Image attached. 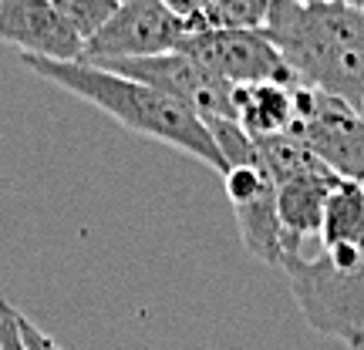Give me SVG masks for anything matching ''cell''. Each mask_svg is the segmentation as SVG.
<instances>
[{"mask_svg":"<svg viewBox=\"0 0 364 350\" xmlns=\"http://www.w3.org/2000/svg\"><path fill=\"white\" fill-rule=\"evenodd\" d=\"M21 61L38 78L95 104L102 115L118 121L122 128L152 138L159 145H169L176 152H186L220 175L226 172L223 152L206 121L152 84L115 75V71L88 65V61H44V58H27V54H21Z\"/></svg>","mask_w":364,"mask_h":350,"instance_id":"cell-1","label":"cell"},{"mask_svg":"<svg viewBox=\"0 0 364 350\" xmlns=\"http://www.w3.org/2000/svg\"><path fill=\"white\" fill-rule=\"evenodd\" d=\"M263 34L297 84L317 88L364 115V7L273 0Z\"/></svg>","mask_w":364,"mask_h":350,"instance_id":"cell-2","label":"cell"},{"mask_svg":"<svg viewBox=\"0 0 364 350\" xmlns=\"http://www.w3.org/2000/svg\"><path fill=\"white\" fill-rule=\"evenodd\" d=\"M290 293L311 330L364 347V229L334 249L294 253L284 260Z\"/></svg>","mask_w":364,"mask_h":350,"instance_id":"cell-3","label":"cell"},{"mask_svg":"<svg viewBox=\"0 0 364 350\" xmlns=\"http://www.w3.org/2000/svg\"><path fill=\"white\" fill-rule=\"evenodd\" d=\"M209 131L226 162L223 189L233 206L243 246L253 260L267 263V266H284V229L277 216V185L263 165L260 148L230 118L209 121Z\"/></svg>","mask_w":364,"mask_h":350,"instance_id":"cell-4","label":"cell"},{"mask_svg":"<svg viewBox=\"0 0 364 350\" xmlns=\"http://www.w3.org/2000/svg\"><path fill=\"white\" fill-rule=\"evenodd\" d=\"M290 135H297L334 175L364 185V115L351 104L297 84V118Z\"/></svg>","mask_w":364,"mask_h":350,"instance_id":"cell-5","label":"cell"},{"mask_svg":"<svg viewBox=\"0 0 364 350\" xmlns=\"http://www.w3.org/2000/svg\"><path fill=\"white\" fill-rule=\"evenodd\" d=\"M189 34L193 27L166 11L162 0H118V11L108 17V24L85 44L81 61L108 65V61L156 58L179 51Z\"/></svg>","mask_w":364,"mask_h":350,"instance_id":"cell-6","label":"cell"},{"mask_svg":"<svg viewBox=\"0 0 364 350\" xmlns=\"http://www.w3.org/2000/svg\"><path fill=\"white\" fill-rule=\"evenodd\" d=\"M98 67H108L115 75L152 84L162 94H169L179 104H186L189 111H196L206 125L216 121V118H230L233 121V84L216 78L206 65H199L186 51L135 58V61H108V65Z\"/></svg>","mask_w":364,"mask_h":350,"instance_id":"cell-7","label":"cell"},{"mask_svg":"<svg viewBox=\"0 0 364 350\" xmlns=\"http://www.w3.org/2000/svg\"><path fill=\"white\" fill-rule=\"evenodd\" d=\"M179 51L206 65L226 84H257V81H284L297 84L284 65L280 51L263 31H233V27H206L186 38Z\"/></svg>","mask_w":364,"mask_h":350,"instance_id":"cell-8","label":"cell"},{"mask_svg":"<svg viewBox=\"0 0 364 350\" xmlns=\"http://www.w3.org/2000/svg\"><path fill=\"white\" fill-rule=\"evenodd\" d=\"M0 40L27 58L81 61L85 40L51 0H0Z\"/></svg>","mask_w":364,"mask_h":350,"instance_id":"cell-9","label":"cell"},{"mask_svg":"<svg viewBox=\"0 0 364 350\" xmlns=\"http://www.w3.org/2000/svg\"><path fill=\"white\" fill-rule=\"evenodd\" d=\"M338 182L341 175H334L324 162H317L314 169L300 172V175L277 185V216H280V229H284V260L294 256V253H304L307 243L317 239L327 195L334 192Z\"/></svg>","mask_w":364,"mask_h":350,"instance_id":"cell-10","label":"cell"},{"mask_svg":"<svg viewBox=\"0 0 364 350\" xmlns=\"http://www.w3.org/2000/svg\"><path fill=\"white\" fill-rule=\"evenodd\" d=\"M297 118V84L257 81L233 88V121L253 142L287 135Z\"/></svg>","mask_w":364,"mask_h":350,"instance_id":"cell-11","label":"cell"},{"mask_svg":"<svg viewBox=\"0 0 364 350\" xmlns=\"http://www.w3.org/2000/svg\"><path fill=\"white\" fill-rule=\"evenodd\" d=\"M364 229V185L341 179L334 192L327 195L324 216H321V229L314 246L317 249H334L341 243L358 239Z\"/></svg>","mask_w":364,"mask_h":350,"instance_id":"cell-12","label":"cell"},{"mask_svg":"<svg viewBox=\"0 0 364 350\" xmlns=\"http://www.w3.org/2000/svg\"><path fill=\"white\" fill-rule=\"evenodd\" d=\"M273 0H213L206 27H233V31H263ZM203 27V31H206Z\"/></svg>","mask_w":364,"mask_h":350,"instance_id":"cell-13","label":"cell"},{"mask_svg":"<svg viewBox=\"0 0 364 350\" xmlns=\"http://www.w3.org/2000/svg\"><path fill=\"white\" fill-rule=\"evenodd\" d=\"M51 7L61 13L68 24L81 34V40L88 44V40L108 24V17L118 11V0H51Z\"/></svg>","mask_w":364,"mask_h":350,"instance_id":"cell-14","label":"cell"},{"mask_svg":"<svg viewBox=\"0 0 364 350\" xmlns=\"http://www.w3.org/2000/svg\"><path fill=\"white\" fill-rule=\"evenodd\" d=\"M162 4H166L169 13L179 17L182 24L193 27V34H196V31L206 27V13H209V4H213V0H162Z\"/></svg>","mask_w":364,"mask_h":350,"instance_id":"cell-15","label":"cell"},{"mask_svg":"<svg viewBox=\"0 0 364 350\" xmlns=\"http://www.w3.org/2000/svg\"><path fill=\"white\" fill-rule=\"evenodd\" d=\"M21 337H24L27 350H61L48 334H44V330H38V327L31 324L24 313H21Z\"/></svg>","mask_w":364,"mask_h":350,"instance_id":"cell-16","label":"cell"},{"mask_svg":"<svg viewBox=\"0 0 364 350\" xmlns=\"http://www.w3.org/2000/svg\"><path fill=\"white\" fill-rule=\"evenodd\" d=\"M297 4H358V0H297Z\"/></svg>","mask_w":364,"mask_h":350,"instance_id":"cell-17","label":"cell"},{"mask_svg":"<svg viewBox=\"0 0 364 350\" xmlns=\"http://www.w3.org/2000/svg\"><path fill=\"white\" fill-rule=\"evenodd\" d=\"M358 4H361V7H364V0H358Z\"/></svg>","mask_w":364,"mask_h":350,"instance_id":"cell-18","label":"cell"}]
</instances>
